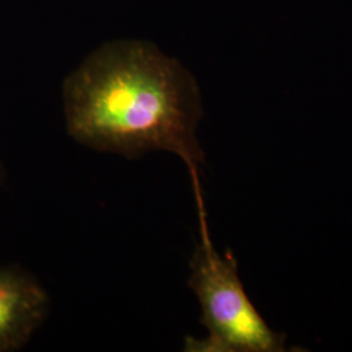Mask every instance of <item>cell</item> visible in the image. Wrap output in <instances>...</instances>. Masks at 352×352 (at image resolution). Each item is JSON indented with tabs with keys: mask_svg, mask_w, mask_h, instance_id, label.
Wrapping results in <instances>:
<instances>
[{
	"mask_svg": "<svg viewBox=\"0 0 352 352\" xmlns=\"http://www.w3.org/2000/svg\"><path fill=\"white\" fill-rule=\"evenodd\" d=\"M200 241L190 261L188 285L201 305V324L209 337L187 338V351L282 352L286 336L274 331L252 304L232 252L215 251L209 235L205 208L199 209Z\"/></svg>",
	"mask_w": 352,
	"mask_h": 352,
	"instance_id": "7a4b0ae2",
	"label": "cell"
},
{
	"mask_svg": "<svg viewBox=\"0 0 352 352\" xmlns=\"http://www.w3.org/2000/svg\"><path fill=\"white\" fill-rule=\"evenodd\" d=\"M49 305L47 294L17 269H0V352L24 346Z\"/></svg>",
	"mask_w": 352,
	"mask_h": 352,
	"instance_id": "3957f363",
	"label": "cell"
},
{
	"mask_svg": "<svg viewBox=\"0 0 352 352\" xmlns=\"http://www.w3.org/2000/svg\"><path fill=\"white\" fill-rule=\"evenodd\" d=\"M63 96L68 133L76 141L131 160L171 151L187 164L196 199L202 197L205 154L196 135L201 97L177 60L144 41L109 42L67 77Z\"/></svg>",
	"mask_w": 352,
	"mask_h": 352,
	"instance_id": "6da1fadb",
	"label": "cell"
}]
</instances>
